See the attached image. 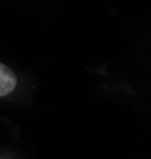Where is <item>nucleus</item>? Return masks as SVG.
I'll use <instances>...</instances> for the list:
<instances>
[{"label":"nucleus","instance_id":"nucleus-1","mask_svg":"<svg viewBox=\"0 0 151 159\" xmlns=\"http://www.w3.org/2000/svg\"><path fill=\"white\" fill-rule=\"evenodd\" d=\"M17 84L14 73L3 63H0V98L11 93Z\"/></svg>","mask_w":151,"mask_h":159}]
</instances>
